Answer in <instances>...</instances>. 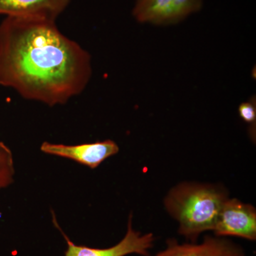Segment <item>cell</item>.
<instances>
[{
	"label": "cell",
	"mask_w": 256,
	"mask_h": 256,
	"mask_svg": "<svg viewBox=\"0 0 256 256\" xmlns=\"http://www.w3.org/2000/svg\"><path fill=\"white\" fill-rule=\"evenodd\" d=\"M90 56L56 21L5 16L0 23V86L24 98L64 105L86 88Z\"/></svg>",
	"instance_id": "1"
},
{
	"label": "cell",
	"mask_w": 256,
	"mask_h": 256,
	"mask_svg": "<svg viewBox=\"0 0 256 256\" xmlns=\"http://www.w3.org/2000/svg\"><path fill=\"white\" fill-rule=\"evenodd\" d=\"M228 198L220 185L178 184L164 198L166 212L178 224V234L196 242L200 234L213 230L224 202Z\"/></svg>",
	"instance_id": "2"
},
{
	"label": "cell",
	"mask_w": 256,
	"mask_h": 256,
	"mask_svg": "<svg viewBox=\"0 0 256 256\" xmlns=\"http://www.w3.org/2000/svg\"><path fill=\"white\" fill-rule=\"evenodd\" d=\"M202 0H136L132 16L140 23L175 24L200 11Z\"/></svg>",
	"instance_id": "3"
},
{
	"label": "cell",
	"mask_w": 256,
	"mask_h": 256,
	"mask_svg": "<svg viewBox=\"0 0 256 256\" xmlns=\"http://www.w3.org/2000/svg\"><path fill=\"white\" fill-rule=\"evenodd\" d=\"M216 236H236L256 240V210L237 198H227L214 228Z\"/></svg>",
	"instance_id": "4"
},
{
	"label": "cell",
	"mask_w": 256,
	"mask_h": 256,
	"mask_svg": "<svg viewBox=\"0 0 256 256\" xmlns=\"http://www.w3.org/2000/svg\"><path fill=\"white\" fill-rule=\"evenodd\" d=\"M132 216L130 214L128 220L127 232L124 238L118 244L108 248H94L85 246L76 245L57 226L68 244V248L64 256H126L132 254L149 256L150 250L154 246L156 238L152 233L142 234L134 230L132 227Z\"/></svg>",
	"instance_id": "5"
},
{
	"label": "cell",
	"mask_w": 256,
	"mask_h": 256,
	"mask_svg": "<svg viewBox=\"0 0 256 256\" xmlns=\"http://www.w3.org/2000/svg\"><path fill=\"white\" fill-rule=\"evenodd\" d=\"M41 150L46 154L74 160L79 164L95 169L107 158L117 154L119 146L110 140L78 146L45 142L42 144Z\"/></svg>",
	"instance_id": "6"
},
{
	"label": "cell",
	"mask_w": 256,
	"mask_h": 256,
	"mask_svg": "<svg viewBox=\"0 0 256 256\" xmlns=\"http://www.w3.org/2000/svg\"><path fill=\"white\" fill-rule=\"evenodd\" d=\"M242 246L224 237L205 236L202 244H180L175 239L168 240V246L154 256H244Z\"/></svg>",
	"instance_id": "7"
},
{
	"label": "cell",
	"mask_w": 256,
	"mask_h": 256,
	"mask_svg": "<svg viewBox=\"0 0 256 256\" xmlns=\"http://www.w3.org/2000/svg\"><path fill=\"white\" fill-rule=\"evenodd\" d=\"M72 0H0V15L56 21Z\"/></svg>",
	"instance_id": "8"
},
{
	"label": "cell",
	"mask_w": 256,
	"mask_h": 256,
	"mask_svg": "<svg viewBox=\"0 0 256 256\" xmlns=\"http://www.w3.org/2000/svg\"><path fill=\"white\" fill-rule=\"evenodd\" d=\"M14 168L12 152L4 142H0V188L14 182Z\"/></svg>",
	"instance_id": "9"
},
{
	"label": "cell",
	"mask_w": 256,
	"mask_h": 256,
	"mask_svg": "<svg viewBox=\"0 0 256 256\" xmlns=\"http://www.w3.org/2000/svg\"><path fill=\"white\" fill-rule=\"evenodd\" d=\"M240 118L247 124H252L256 120V106L255 101L242 102L238 107Z\"/></svg>",
	"instance_id": "10"
}]
</instances>
